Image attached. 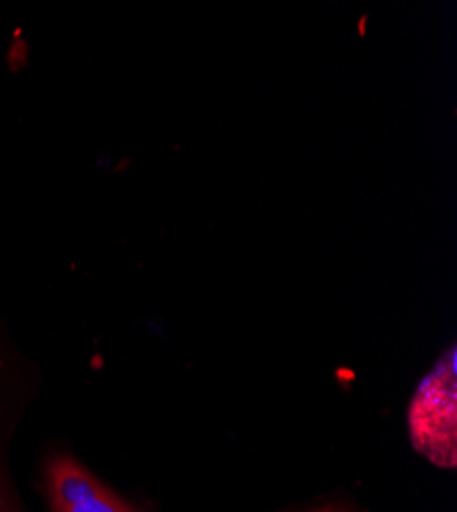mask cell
Segmentation results:
<instances>
[{
  "label": "cell",
  "mask_w": 457,
  "mask_h": 512,
  "mask_svg": "<svg viewBox=\"0 0 457 512\" xmlns=\"http://www.w3.org/2000/svg\"><path fill=\"white\" fill-rule=\"evenodd\" d=\"M410 443L433 465H457V359L451 347L419 383L408 408Z\"/></svg>",
  "instance_id": "6da1fadb"
},
{
  "label": "cell",
  "mask_w": 457,
  "mask_h": 512,
  "mask_svg": "<svg viewBox=\"0 0 457 512\" xmlns=\"http://www.w3.org/2000/svg\"><path fill=\"white\" fill-rule=\"evenodd\" d=\"M310 512H349V510L341 508V506H322V508H314Z\"/></svg>",
  "instance_id": "277c9868"
},
{
  "label": "cell",
  "mask_w": 457,
  "mask_h": 512,
  "mask_svg": "<svg viewBox=\"0 0 457 512\" xmlns=\"http://www.w3.org/2000/svg\"><path fill=\"white\" fill-rule=\"evenodd\" d=\"M11 426L0 422V512H29L9 463Z\"/></svg>",
  "instance_id": "3957f363"
},
{
  "label": "cell",
  "mask_w": 457,
  "mask_h": 512,
  "mask_svg": "<svg viewBox=\"0 0 457 512\" xmlns=\"http://www.w3.org/2000/svg\"><path fill=\"white\" fill-rule=\"evenodd\" d=\"M41 486L48 512H144L66 451L48 455Z\"/></svg>",
  "instance_id": "7a4b0ae2"
}]
</instances>
